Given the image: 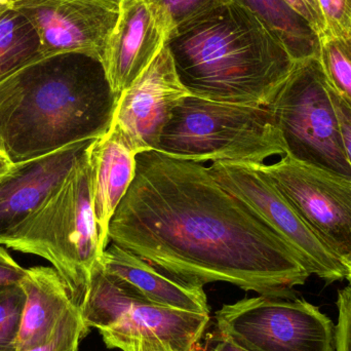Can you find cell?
<instances>
[{"mask_svg": "<svg viewBox=\"0 0 351 351\" xmlns=\"http://www.w3.org/2000/svg\"><path fill=\"white\" fill-rule=\"evenodd\" d=\"M136 174L109 225V241L187 284L227 282L295 297L308 274L288 245L202 164L156 150Z\"/></svg>", "mask_w": 351, "mask_h": 351, "instance_id": "obj_1", "label": "cell"}, {"mask_svg": "<svg viewBox=\"0 0 351 351\" xmlns=\"http://www.w3.org/2000/svg\"><path fill=\"white\" fill-rule=\"evenodd\" d=\"M119 97L94 56L66 53L31 62L0 80V152L16 165L102 137Z\"/></svg>", "mask_w": 351, "mask_h": 351, "instance_id": "obj_2", "label": "cell"}, {"mask_svg": "<svg viewBox=\"0 0 351 351\" xmlns=\"http://www.w3.org/2000/svg\"><path fill=\"white\" fill-rule=\"evenodd\" d=\"M165 47L190 95L232 104L268 106L298 63L269 27L234 1L176 27Z\"/></svg>", "mask_w": 351, "mask_h": 351, "instance_id": "obj_3", "label": "cell"}, {"mask_svg": "<svg viewBox=\"0 0 351 351\" xmlns=\"http://www.w3.org/2000/svg\"><path fill=\"white\" fill-rule=\"evenodd\" d=\"M1 245L47 260L74 304L82 305L102 256L86 152L61 186Z\"/></svg>", "mask_w": 351, "mask_h": 351, "instance_id": "obj_4", "label": "cell"}, {"mask_svg": "<svg viewBox=\"0 0 351 351\" xmlns=\"http://www.w3.org/2000/svg\"><path fill=\"white\" fill-rule=\"evenodd\" d=\"M156 152L197 164L260 165L286 156L267 107L216 102L192 95L176 106Z\"/></svg>", "mask_w": 351, "mask_h": 351, "instance_id": "obj_5", "label": "cell"}, {"mask_svg": "<svg viewBox=\"0 0 351 351\" xmlns=\"http://www.w3.org/2000/svg\"><path fill=\"white\" fill-rule=\"evenodd\" d=\"M286 156L351 181L341 125L317 58L298 62L268 105Z\"/></svg>", "mask_w": 351, "mask_h": 351, "instance_id": "obj_6", "label": "cell"}, {"mask_svg": "<svg viewBox=\"0 0 351 351\" xmlns=\"http://www.w3.org/2000/svg\"><path fill=\"white\" fill-rule=\"evenodd\" d=\"M218 335L249 351H334L335 327L319 307L296 297L245 298L216 313Z\"/></svg>", "mask_w": 351, "mask_h": 351, "instance_id": "obj_7", "label": "cell"}, {"mask_svg": "<svg viewBox=\"0 0 351 351\" xmlns=\"http://www.w3.org/2000/svg\"><path fill=\"white\" fill-rule=\"evenodd\" d=\"M86 333L148 334L177 351H199L210 315L160 306L142 298L121 280L107 274L99 261L80 305Z\"/></svg>", "mask_w": 351, "mask_h": 351, "instance_id": "obj_8", "label": "cell"}, {"mask_svg": "<svg viewBox=\"0 0 351 351\" xmlns=\"http://www.w3.org/2000/svg\"><path fill=\"white\" fill-rule=\"evenodd\" d=\"M210 174L274 231L311 276L325 282L346 280L350 267L311 230L290 202L255 165L213 162Z\"/></svg>", "mask_w": 351, "mask_h": 351, "instance_id": "obj_9", "label": "cell"}, {"mask_svg": "<svg viewBox=\"0 0 351 351\" xmlns=\"http://www.w3.org/2000/svg\"><path fill=\"white\" fill-rule=\"evenodd\" d=\"M285 196L311 230L351 265V181L284 156L255 165Z\"/></svg>", "mask_w": 351, "mask_h": 351, "instance_id": "obj_10", "label": "cell"}, {"mask_svg": "<svg viewBox=\"0 0 351 351\" xmlns=\"http://www.w3.org/2000/svg\"><path fill=\"white\" fill-rule=\"evenodd\" d=\"M40 41L43 57L84 53L104 60L119 16L115 0H12Z\"/></svg>", "mask_w": 351, "mask_h": 351, "instance_id": "obj_11", "label": "cell"}, {"mask_svg": "<svg viewBox=\"0 0 351 351\" xmlns=\"http://www.w3.org/2000/svg\"><path fill=\"white\" fill-rule=\"evenodd\" d=\"M190 95L180 82L166 47L143 73L119 95L111 127L119 130L136 154L156 150L173 111Z\"/></svg>", "mask_w": 351, "mask_h": 351, "instance_id": "obj_12", "label": "cell"}, {"mask_svg": "<svg viewBox=\"0 0 351 351\" xmlns=\"http://www.w3.org/2000/svg\"><path fill=\"white\" fill-rule=\"evenodd\" d=\"M105 51L107 77L113 90H127L162 51L173 30L166 12L149 0H123Z\"/></svg>", "mask_w": 351, "mask_h": 351, "instance_id": "obj_13", "label": "cell"}, {"mask_svg": "<svg viewBox=\"0 0 351 351\" xmlns=\"http://www.w3.org/2000/svg\"><path fill=\"white\" fill-rule=\"evenodd\" d=\"M93 140L53 154L10 165L0 176V245L58 189Z\"/></svg>", "mask_w": 351, "mask_h": 351, "instance_id": "obj_14", "label": "cell"}, {"mask_svg": "<svg viewBox=\"0 0 351 351\" xmlns=\"http://www.w3.org/2000/svg\"><path fill=\"white\" fill-rule=\"evenodd\" d=\"M101 253L110 245L109 225L136 174V156L123 134L110 127L86 149Z\"/></svg>", "mask_w": 351, "mask_h": 351, "instance_id": "obj_15", "label": "cell"}, {"mask_svg": "<svg viewBox=\"0 0 351 351\" xmlns=\"http://www.w3.org/2000/svg\"><path fill=\"white\" fill-rule=\"evenodd\" d=\"M101 267L137 293L160 306L210 315L204 287L187 284L158 270L135 254L114 243L103 252Z\"/></svg>", "mask_w": 351, "mask_h": 351, "instance_id": "obj_16", "label": "cell"}, {"mask_svg": "<svg viewBox=\"0 0 351 351\" xmlns=\"http://www.w3.org/2000/svg\"><path fill=\"white\" fill-rule=\"evenodd\" d=\"M20 286L25 301L16 346V351H25L47 343L74 303L53 267L27 268Z\"/></svg>", "mask_w": 351, "mask_h": 351, "instance_id": "obj_17", "label": "cell"}, {"mask_svg": "<svg viewBox=\"0 0 351 351\" xmlns=\"http://www.w3.org/2000/svg\"><path fill=\"white\" fill-rule=\"evenodd\" d=\"M251 10L282 41L295 61L317 58L319 38L286 0H231Z\"/></svg>", "mask_w": 351, "mask_h": 351, "instance_id": "obj_18", "label": "cell"}, {"mask_svg": "<svg viewBox=\"0 0 351 351\" xmlns=\"http://www.w3.org/2000/svg\"><path fill=\"white\" fill-rule=\"evenodd\" d=\"M40 58V41L34 27L18 10H8L0 18V80Z\"/></svg>", "mask_w": 351, "mask_h": 351, "instance_id": "obj_19", "label": "cell"}, {"mask_svg": "<svg viewBox=\"0 0 351 351\" xmlns=\"http://www.w3.org/2000/svg\"><path fill=\"white\" fill-rule=\"evenodd\" d=\"M317 60L333 90L351 102V36L319 39Z\"/></svg>", "mask_w": 351, "mask_h": 351, "instance_id": "obj_20", "label": "cell"}, {"mask_svg": "<svg viewBox=\"0 0 351 351\" xmlns=\"http://www.w3.org/2000/svg\"><path fill=\"white\" fill-rule=\"evenodd\" d=\"M24 301L20 284L0 286V351H16Z\"/></svg>", "mask_w": 351, "mask_h": 351, "instance_id": "obj_21", "label": "cell"}, {"mask_svg": "<svg viewBox=\"0 0 351 351\" xmlns=\"http://www.w3.org/2000/svg\"><path fill=\"white\" fill-rule=\"evenodd\" d=\"M88 335L80 307L73 304L60 322L53 337L43 344L25 351H80V343Z\"/></svg>", "mask_w": 351, "mask_h": 351, "instance_id": "obj_22", "label": "cell"}, {"mask_svg": "<svg viewBox=\"0 0 351 351\" xmlns=\"http://www.w3.org/2000/svg\"><path fill=\"white\" fill-rule=\"evenodd\" d=\"M160 6L170 20L172 28L189 22L231 0H149Z\"/></svg>", "mask_w": 351, "mask_h": 351, "instance_id": "obj_23", "label": "cell"}, {"mask_svg": "<svg viewBox=\"0 0 351 351\" xmlns=\"http://www.w3.org/2000/svg\"><path fill=\"white\" fill-rule=\"evenodd\" d=\"M317 2L325 20L324 36H350L351 0H317Z\"/></svg>", "mask_w": 351, "mask_h": 351, "instance_id": "obj_24", "label": "cell"}, {"mask_svg": "<svg viewBox=\"0 0 351 351\" xmlns=\"http://www.w3.org/2000/svg\"><path fill=\"white\" fill-rule=\"evenodd\" d=\"M105 346L111 350L121 351H177L170 344L162 341L160 338L148 334H123L102 333Z\"/></svg>", "mask_w": 351, "mask_h": 351, "instance_id": "obj_25", "label": "cell"}, {"mask_svg": "<svg viewBox=\"0 0 351 351\" xmlns=\"http://www.w3.org/2000/svg\"><path fill=\"white\" fill-rule=\"evenodd\" d=\"M336 305L338 322L335 327L334 351H351V282L338 291Z\"/></svg>", "mask_w": 351, "mask_h": 351, "instance_id": "obj_26", "label": "cell"}, {"mask_svg": "<svg viewBox=\"0 0 351 351\" xmlns=\"http://www.w3.org/2000/svg\"><path fill=\"white\" fill-rule=\"evenodd\" d=\"M317 33L319 38L325 35L326 24L317 0H286Z\"/></svg>", "mask_w": 351, "mask_h": 351, "instance_id": "obj_27", "label": "cell"}, {"mask_svg": "<svg viewBox=\"0 0 351 351\" xmlns=\"http://www.w3.org/2000/svg\"><path fill=\"white\" fill-rule=\"evenodd\" d=\"M329 88L330 96H331L334 106L337 111L338 117H339L344 147H346V156H348L351 167V102L344 97L340 96L335 90L331 88L330 84Z\"/></svg>", "mask_w": 351, "mask_h": 351, "instance_id": "obj_28", "label": "cell"}, {"mask_svg": "<svg viewBox=\"0 0 351 351\" xmlns=\"http://www.w3.org/2000/svg\"><path fill=\"white\" fill-rule=\"evenodd\" d=\"M26 274L23 268L6 250L0 245V286L20 284Z\"/></svg>", "mask_w": 351, "mask_h": 351, "instance_id": "obj_29", "label": "cell"}, {"mask_svg": "<svg viewBox=\"0 0 351 351\" xmlns=\"http://www.w3.org/2000/svg\"><path fill=\"white\" fill-rule=\"evenodd\" d=\"M206 351H249L245 348H241L237 344L233 343L230 340L227 338L222 337L218 335L217 341L213 346H210Z\"/></svg>", "mask_w": 351, "mask_h": 351, "instance_id": "obj_30", "label": "cell"}, {"mask_svg": "<svg viewBox=\"0 0 351 351\" xmlns=\"http://www.w3.org/2000/svg\"><path fill=\"white\" fill-rule=\"evenodd\" d=\"M12 8V0H0V18Z\"/></svg>", "mask_w": 351, "mask_h": 351, "instance_id": "obj_31", "label": "cell"}, {"mask_svg": "<svg viewBox=\"0 0 351 351\" xmlns=\"http://www.w3.org/2000/svg\"><path fill=\"white\" fill-rule=\"evenodd\" d=\"M10 164L6 160H0V176L4 174L10 169Z\"/></svg>", "mask_w": 351, "mask_h": 351, "instance_id": "obj_32", "label": "cell"}, {"mask_svg": "<svg viewBox=\"0 0 351 351\" xmlns=\"http://www.w3.org/2000/svg\"><path fill=\"white\" fill-rule=\"evenodd\" d=\"M348 267H350V271H348V276H346V280L351 282V265H348Z\"/></svg>", "mask_w": 351, "mask_h": 351, "instance_id": "obj_33", "label": "cell"}, {"mask_svg": "<svg viewBox=\"0 0 351 351\" xmlns=\"http://www.w3.org/2000/svg\"><path fill=\"white\" fill-rule=\"evenodd\" d=\"M0 160H6V158H4V156L2 154L1 152H0ZM6 162H8V160H6Z\"/></svg>", "mask_w": 351, "mask_h": 351, "instance_id": "obj_34", "label": "cell"}, {"mask_svg": "<svg viewBox=\"0 0 351 351\" xmlns=\"http://www.w3.org/2000/svg\"><path fill=\"white\" fill-rule=\"evenodd\" d=\"M117 1L119 3V2L123 1V0H117Z\"/></svg>", "mask_w": 351, "mask_h": 351, "instance_id": "obj_35", "label": "cell"}, {"mask_svg": "<svg viewBox=\"0 0 351 351\" xmlns=\"http://www.w3.org/2000/svg\"><path fill=\"white\" fill-rule=\"evenodd\" d=\"M350 36H351V30H350Z\"/></svg>", "mask_w": 351, "mask_h": 351, "instance_id": "obj_36", "label": "cell"}, {"mask_svg": "<svg viewBox=\"0 0 351 351\" xmlns=\"http://www.w3.org/2000/svg\"><path fill=\"white\" fill-rule=\"evenodd\" d=\"M115 1H117V0H115Z\"/></svg>", "mask_w": 351, "mask_h": 351, "instance_id": "obj_37", "label": "cell"}]
</instances>
